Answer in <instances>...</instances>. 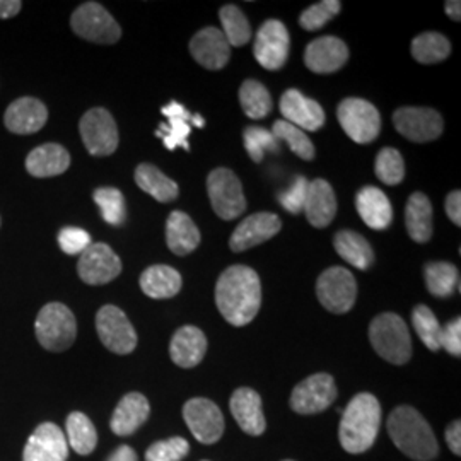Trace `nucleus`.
Here are the masks:
<instances>
[{
	"label": "nucleus",
	"mask_w": 461,
	"mask_h": 461,
	"mask_svg": "<svg viewBox=\"0 0 461 461\" xmlns=\"http://www.w3.org/2000/svg\"><path fill=\"white\" fill-rule=\"evenodd\" d=\"M215 304L232 327H245L255 320L262 304L258 274L247 265L228 267L215 285Z\"/></svg>",
	"instance_id": "1"
},
{
	"label": "nucleus",
	"mask_w": 461,
	"mask_h": 461,
	"mask_svg": "<svg viewBox=\"0 0 461 461\" xmlns=\"http://www.w3.org/2000/svg\"><path fill=\"white\" fill-rule=\"evenodd\" d=\"M381 426V405L371 393L354 396L346 411L339 429L340 445L350 455H361L375 445Z\"/></svg>",
	"instance_id": "2"
},
{
	"label": "nucleus",
	"mask_w": 461,
	"mask_h": 461,
	"mask_svg": "<svg viewBox=\"0 0 461 461\" xmlns=\"http://www.w3.org/2000/svg\"><path fill=\"white\" fill-rule=\"evenodd\" d=\"M388 434L393 445L415 461H432L439 445L428 420L411 405H400L388 419Z\"/></svg>",
	"instance_id": "3"
},
{
	"label": "nucleus",
	"mask_w": 461,
	"mask_h": 461,
	"mask_svg": "<svg viewBox=\"0 0 461 461\" xmlns=\"http://www.w3.org/2000/svg\"><path fill=\"white\" fill-rule=\"evenodd\" d=\"M369 342L378 356L395 366H403L412 357L411 331L398 314L376 316L369 325Z\"/></svg>",
	"instance_id": "4"
},
{
	"label": "nucleus",
	"mask_w": 461,
	"mask_h": 461,
	"mask_svg": "<svg viewBox=\"0 0 461 461\" xmlns=\"http://www.w3.org/2000/svg\"><path fill=\"white\" fill-rule=\"evenodd\" d=\"M34 331L43 348L50 352H64L76 342L77 321L66 304L49 303L36 316Z\"/></svg>",
	"instance_id": "5"
},
{
	"label": "nucleus",
	"mask_w": 461,
	"mask_h": 461,
	"mask_svg": "<svg viewBox=\"0 0 461 461\" xmlns=\"http://www.w3.org/2000/svg\"><path fill=\"white\" fill-rule=\"evenodd\" d=\"M70 26L79 38L93 43L113 45L122 38V28L98 2L79 5L70 17Z\"/></svg>",
	"instance_id": "6"
},
{
	"label": "nucleus",
	"mask_w": 461,
	"mask_h": 461,
	"mask_svg": "<svg viewBox=\"0 0 461 461\" xmlns=\"http://www.w3.org/2000/svg\"><path fill=\"white\" fill-rule=\"evenodd\" d=\"M207 194L215 214L224 221H232L247 211L243 185L228 167H215L209 175Z\"/></svg>",
	"instance_id": "7"
},
{
	"label": "nucleus",
	"mask_w": 461,
	"mask_h": 461,
	"mask_svg": "<svg viewBox=\"0 0 461 461\" xmlns=\"http://www.w3.org/2000/svg\"><path fill=\"white\" fill-rule=\"evenodd\" d=\"M316 296L330 313H348L356 304L357 284L350 270L331 267L318 277Z\"/></svg>",
	"instance_id": "8"
},
{
	"label": "nucleus",
	"mask_w": 461,
	"mask_h": 461,
	"mask_svg": "<svg viewBox=\"0 0 461 461\" xmlns=\"http://www.w3.org/2000/svg\"><path fill=\"white\" fill-rule=\"evenodd\" d=\"M337 118L344 132L357 144H369L379 135L381 116L373 103L361 98H347L339 104Z\"/></svg>",
	"instance_id": "9"
},
{
	"label": "nucleus",
	"mask_w": 461,
	"mask_h": 461,
	"mask_svg": "<svg viewBox=\"0 0 461 461\" xmlns=\"http://www.w3.org/2000/svg\"><path fill=\"white\" fill-rule=\"evenodd\" d=\"M99 340L118 356L132 354L137 347V331L127 314L113 304H106L96 314Z\"/></svg>",
	"instance_id": "10"
},
{
	"label": "nucleus",
	"mask_w": 461,
	"mask_h": 461,
	"mask_svg": "<svg viewBox=\"0 0 461 461\" xmlns=\"http://www.w3.org/2000/svg\"><path fill=\"white\" fill-rule=\"evenodd\" d=\"M79 132L91 156L104 158L118 148V129L112 113L104 108H93L81 118Z\"/></svg>",
	"instance_id": "11"
},
{
	"label": "nucleus",
	"mask_w": 461,
	"mask_h": 461,
	"mask_svg": "<svg viewBox=\"0 0 461 461\" xmlns=\"http://www.w3.org/2000/svg\"><path fill=\"white\" fill-rule=\"evenodd\" d=\"M289 50L291 36L287 26L277 19L265 21L255 36L253 53L257 62L267 70H279L289 59Z\"/></svg>",
	"instance_id": "12"
},
{
	"label": "nucleus",
	"mask_w": 461,
	"mask_h": 461,
	"mask_svg": "<svg viewBox=\"0 0 461 461\" xmlns=\"http://www.w3.org/2000/svg\"><path fill=\"white\" fill-rule=\"evenodd\" d=\"M183 419L202 445H214L224 434V417L212 400H188L183 407Z\"/></svg>",
	"instance_id": "13"
},
{
	"label": "nucleus",
	"mask_w": 461,
	"mask_h": 461,
	"mask_svg": "<svg viewBox=\"0 0 461 461\" xmlns=\"http://www.w3.org/2000/svg\"><path fill=\"white\" fill-rule=\"evenodd\" d=\"M396 132L403 135L412 142H430L441 137L445 123L443 116L432 108H417L407 106L400 108L393 113Z\"/></svg>",
	"instance_id": "14"
},
{
	"label": "nucleus",
	"mask_w": 461,
	"mask_h": 461,
	"mask_svg": "<svg viewBox=\"0 0 461 461\" xmlns=\"http://www.w3.org/2000/svg\"><path fill=\"white\" fill-rule=\"evenodd\" d=\"M335 398L337 386L333 378L327 373H318L297 384L291 395V409L301 415H313L327 411Z\"/></svg>",
	"instance_id": "15"
},
{
	"label": "nucleus",
	"mask_w": 461,
	"mask_h": 461,
	"mask_svg": "<svg viewBox=\"0 0 461 461\" xmlns=\"http://www.w3.org/2000/svg\"><path fill=\"white\" fill-rule=\"evenodd\" d=\"M77 274L89 285H103L122 274V260L104 243H95L81 253Z\"/></svg>",
	"instance_id": "16"
},
{
	"label": "nucleus",
	"mask_w": 461,
	"mask_h": 461,
	"mask_svg": "<svg viewBox=\"0 0 461 461\" xmlns=\"http://www.w3.org/2000/svg\"><path fill=\"white\" fill-rule=\"evenodd\" d=\"M67 458L66 434L53 422H43L34 429L23 451V461H67Z\"/></svg>",
	"instance_id": "17"
},
{
	"label": "nucleus",
	"mask_w": 461,
	"mask_h": 461,
	"mask_svg": "<svg viewBox=\"0 0 461 461\" xmlns=\"http://www.w3.org/2000/svg\"><path fill=\"white\" fill-rule=\"evenodd\" d=\"M279 108L284 120L296 125L301 131H320L327 120L323 108L297 89H287L282 95Z\"/></svg>",
	"instance_id": "18"
},
{
	"label": "nucleus",
	"mask_w": 461,
	"mask_h": 461,
	"mask_svg": "<svg viewBox=\"0 0 461 461\" xmlns=\"http://www.w3.org/2000/svg\"><path fill=\"white\" fill-rule=\"evenodd\" d=\"M282 228L279 215L272 212H258L247 217L230 234V247L232 251L241 253L249 248L258 247L272 240Z\"/></svg>",
	"instance_id": "19"
},
{
	"label": "nucleus",
	"mask_w": 461,
	"mask_h": 461,
	"mask_svg": "<svg viewBox=\"0 0 461 461\" xmlns=\"http://www.w3.org/2000/svg\"><path fill=\"white\" fill-rule=\"evenodd\" d=\"M190 53L200 66L209 70H221L230 62V45L221 30L209 26L192 38Z\"/></svg>",
	"instance_id": "20"
},
{
	"label": "nucleus",
	"mask_w": 461,
	"mask_h": 461,
	"mask_svg": "<svg viewBox=\"0 0 461 461\" xmlns=\"http://www.w3.org/2000/svg\"><path fill=\"white\" fill-rule=\"evenodd\" d=\"M348 60V49L337 36H321L313 40L304 51V64L316 74H331L340 70Z\"/></svg>",
	"instance_id": "21"
},
{
	"label": "nucleus",
	"mask_w": 461,
	"mask_h": 461,
	"mask_svg": "<svg viewBox=\"0 0 461 461\" xmlns=\"http://www.w3.org/2000/svg\"><path fill=\"white\" fill-rule=\"evenodd\" d=\"M49 120L47 106L36 98H19L9 104L4 115V123L9 132L17 135L36 133Z\"/></svg>",
	"instance_id": "22"
},
{
	"label": "nucleus",
	"mask_w": 461,
	"mask_h": 461,
	"mask_svg": "<svg viewBox=\"0 0 461 461\" xmlns=\"http://www.w3.org/2000/svg\"><path fill=\"white\" fill-rule=\"evenodd\" d=\"M230 413L238 426L249 436H262L267 429L262 396L251 388H238L230 402Z\"/></svg>",
	"instance_id": "23"
},
{
	"label": "nucleus",
	"mask_w": 461,
	"mask_h": 461,
	"mask_svg": "<svg viewBox=\"0 0 461 461\" xmlns=\"http://www.w3.org/2000/svg\"><path fill=\"white\" fill-rule=\"evenodd\" d=\"M205 352H207V339L202 330L192 325L176 330L169 344L171 361L183 369H190L202 363V359L205 357Z\"/></svg>",
	"instance_id": "24"
},
{
	"label": "nucleus",
	"mask_w": 461,
	"mask_h": 461,
	"mask_svg": "<svg viewBox=\"0 0 461 461\" xmlns=\"http://www.w3.org/2000/svg\"><path fill=\"white\" fill-rule=\"evenodd\" d=\"M303 211L310 224L316 230H323L330 226L337 214V198L331 185L321 178L310 183L308 197Z\"/></svg>",
	"instance_id": "25"
},
{
	"label": "nucleus",
	"mask_w": 461,
	"mask_h": 461,
	"mask_svg": "<svg viewBox=\"0 0 461 461\" xmlns=\"http://www.w3.org/2000/svg\"><path fill=\"white\" fill-rule=\"evenodd\" d=\"M149 413L150 405L148 398L133 392L118 402L110 428L116 436H131L148 420Z\"/></svg>",
	"instance_id": "26"
},
{
	"label": "nucleus",
	"mask_w": 461,
	"mask_h": 461,
	"mask_svg": "<svg viewBox=\"0 0 461 461\" xmlns=\"http://www.w3.org/2000/svg\"><path fill=\"white\" fill-rule=\"evenodd\" d=\"M356 207L366 226L371 230H386L392 224L393 209L390 198L376 186H364L356 197Z\"/></svg>",
	"instance_id": "27"
},
{
	"label": "nucleus",
	"mask_w": 461,
	"mask_h": 461,
	"mask_svg": "<svg viewBox=\"0 0 461 461\" xmlns=\"http://www.w3.org/2000/svg\"><path fill=\"white\" fill-rule=\"evenodd\" d=\"M163 115L166 116V123H161L156 131V135L163 139V144L167 150H175L183 148L190 150L188 135H190V122L192 115L186 112V108L178 101H171L169 104L163 106Z\"/></svg>",
	"instance_id": "28"
},
{
	"label": "nucleus",
	"mask_w": 461,
	"mask_h": 461,
	"mask_svg": "<svg viewBox=\"0 0 461 461\" xmlns=\"http://www.w3.org/2000/svg\"><path fill=\"white\" fill-rule=\"evenodd\" d=\"M70 154L60 144H45L33 149L26 158V169L34 178H51L66 173Z\"/></svg>",
	"instance_id": "29"
},
{
	"label": "nucleus",
	"mask_w": 461,
	"mask_h": 461,
	"mask_svg": "<svg viewBox=\"0 0 461 461\" xmlns=\"http://www.w3.org/2000/svg\"><path fill=\"white\" fill-rule=\"evenodd\" d=\"M166 243L178 257H185L197 249L200 245V230L190 215L182 211H173L169 214L166 221Z\"/></svg>",
	"instance_id": "30"
},
{
	"label": "nucleus",
	"mask_w": 461,
	"mask_h": 461,
	"mask_svg": "<svg viewBox=\"0 0 461 461\" xmlns=\"http://www.w3.org/2000/svg\"><path fill=\"white\" fill-rule=\"evenodd\" d=\"M182 285L180 272L169 265H152L140 276V289L152 299L175 297L182 291Z\"/></svg>",
	"instance_id": "31"
},
{
	"label": "nucleus",
	"mask_w": 461,
	"mask_h": 461,
	"mask_svg": "<svg viewBox=\"0 0 461 461\" xmlns=\"http://www.w3.org/2000/svg\"><path fill=\"white\" fill-rule=\"evenodd\" d=\"M333 245L342 260L359 270H367L375 262L369 241L356 230H339L333 238Z\"/></svg>",
	"instance_id": "32"
},
{
	"label": "nucleus",
	"mask_w": 461,
	"mask_h": 461,
	"mask_svg": "<svg viewBox=\"0 0 461 461\" xmlns=\"http://www.w3.org/2000/svg\"><path fill=\"white\" fill-rule=\"evenodd\" d=\"M405 226L415 243H428L432 236V205L428 195L415 192L405 207Z\"/></svg>",
	"instance_id": "33"
},
{
	"label": "nucleus",
	"mask_w": 461,
	"mask_h": 461,
	"mask_svg": "<svg viewBox=\"0 0 461 461\" xmlns=\"http://www.w3.org/2000/svg\"><path fill=\"white\" fill-rule=\"evenodd\" d=\"M135 183L140 190H144L150 197L156 198L158 202H163V203L173 202L180 194V188L176 182L167 178L159 167L148 165V163L137 166Z\"/></svg>",
	"instance_id": "34"
},
{
	"label": "nucleus",
	"mask_w": 461,
	"mask_h": 461,
	"mask_svg": "<svg viewBox=\"0 0 461 461\" xmlns=\"http://www.w3.org/2000/svg\"><path fill=\"white\" fill-rule=\"evenodd\" d=\"M67 438L77 455H91L98 445V432L91 419L83 412H72L67 417Z\"/></svg>",
	"instance_id": "35"
},
{
	"label": "nucleus",
	"mask_w": 461,
	"mask_h": 461,
	"mask_svg": "<svg viewBox=\"0 0 461 461\" xmlns=\"http://www.w3.org/2000/svg\"><path fill=\"white\" fill-rule=\"evenodd\" d=\"M426 287L434 297H449L460 285L458 268L447 262H430L424 268Z\"/></svg>",
	"instance_id": "36"
},
{
	"label": "nucleus",
	"mask_w": 461,
	"mask_h": 461,
	"mask_svg": "<svg viewBox=\"0 0 461 461\" xmlns=\"http://www.w3.org/2000/svg\"><path fill=\"white\" fill-rule=\"evenodd\" d=\"M411 51L419 64L429 66V64H438L446 60L451 53V43L445 34L429 32L413 38Z\"/></svg>",
	"instance_id": "37"
},
{
	"label": "nucleus",
	"mask_w": 461,
	"mask_h": 461,
	"mask_svg": "<svg viewBox=\"0 0 461 461\" xmlns=\"http://www.w3.org/2000/svg\"><path fill=\"white\" fill-rule=\"evenodd\" d=\"M240 103H241L243 112L253 120H262L265 116H268L274 108V101H272L268 89L265 87L264 84L258 83L255 79H248L241 84Z\"/></svg>",
	"instance_id": "38"
},
{
	"label": "nucleus",
	"mask_w": 461,
	"mask_h": 461,
	"mask_svg": "<svg viewBox=\"0 0 461 461\" xmlns=\"http://www.w3.org/2000/svg\"><path fill=\"white\" fill-rule=\"evenodd\" d=\"M219 17L222 23V34L226 36L230 49L247 45L251 38V26L243 11L236 5H224L219 11Z\"/></svg>",
	"instance_id": "39"
},
{
	"label": "nucleus",
	"mask_w": 461,
	"mask_h": 461,
	"mask_svg": "<svg viewBox=\"0 0 461 461\" xmlns=\"http://www.w3.org/2000/svg\"><path fill=\"white\" fill-rule=\"evenodd\" d=\"M272 133L276 135L277 140H284L289 149L296 154L297 158L304 161H312L314 158L313 142L310 137L304 133V131L297 129L296 125L285 122V120H277L272 127Z\"/></svg>",
	"instance_id": "40"
},
{
	"label": "nucleus",
	"mask_w": 461,
	"mask_h": 461,
	"mask_svg": "<svg viewBox=\"0 0 461 461\" xmlns=\"http://www.w3.org/2000/svg\"><path fill=\"white\" fill-rule=\"evenodd\" d=\"M93 198L101 211L103 219L112 226H122L127 219V209H125V197L118 188L104 186L95 190Z\"/></svg>",
	"instance_id": "41"
},
{
	"label": "nucleus",
	"mask_w": 461,
	"mask_h": 461,
	"mask_svg": "<svg viewBox=\"0 0 461 461\" xmlns=\"http://www.w3.org/2000/svg\"><path fill=\"white\" fill-rule=\"evenodd\" d=\"M413 329L417 331L419 339L422 344L428 347L429 350L438 352L439 346V337H441V323L438 321L436 314L429 310L428 306L419 304L415 306L412 312Z\"/></svg>",
	"instance_id": "42"
},
{
	"label": "nucleus",
	"mask_w": 461,
	"mask_h": 461,
	"mask_svg": "<svg viewBox=\"0 0 461 461\" xmlns=\"http://www.w3.org/2000/svg\"><path fill=\"white\" fill-rule=\"evenodd\" d=\"M243 139H245L248 156L255 163H262L267 152H279L280 150L279 140L276 139V135L272 133V131H267L264 127H248L243 133Z\"/></svg>",
	"instance_id": "43"
},
{
	"label": "nucleus",
	"mask_w": 461,
	"mask_h": 461,
	"mask_svg": "<svg viewBox=\"0 0 461 461\" xmlns=\"http://www.w3.org/2000/svg\"><path fill=\"white\" fill-rule=\"evenodd\" d=\"M376 176L383 183L395 186L398 183L403 182L405 176V163L402 154L393 148L381 149L376 158V166H375Z\"/></svg>",
	"instance_id": "44"
},
{
	"label": "nucleus",
	"mask_w": 461,
	"mask_h": 461,
	"mask_svg": "<svg viewBox=\"0 0 461 461\" xmlns=\"http://www.w3.org/2000/svg\"><path fill=\"white\" fill-rule=\"evenodd\" d=\"M340 9H342V4L339 0L318 2L301 14L299 24L306 32H318L320 28H323L329 21L337 16L340 13Z\"/></svg>",
	"instance_id": "45"
},
{
	"label": "nucleus",
	"mask_w": 461,
	"mask_h": 461,
	"mask_svg": "<svg viewBox=\"0 0 461 461\" xmlns=\"http://www.w3.org/2000/svg\"><path fill=\"white\" fill-rule=\"evenodd\" d=\"M190 453V445L183 438H169L149 446L146 461H182Z\"/></svg>",
	"instance_id": "46"
},
{
	"label": "nucleus",
	"mask_w": 461,
	"mask_h": 461,
	"mask_svg": "<svg viewBox=\"0 0 461 461\" xmlns=\"http://www.w3.org/2000/svg\"><path fill=\"white\" fill-rule=\"evenodd\" d=\"M308 188H310V182L304 176L299 175L285 192H280L277 200L287 212L299 214L304 209V202L308 197Z\"/></svg>",
	"instance_id": "47"
},
{
	"label": "nucleus",
	"mask_w": 461,
	"mask_h": 461,
	"mask_svg": "<svg viewBox=\"0 0 461 461\" xmlns=\"http://www.w3.org/2000/svg\"><path fill=\"white\" fill-rule=\"evenodd\" d=\"M59 245L66 255H81L91 247V236L81 228H64L59 232Z\"/></svg>",
	"instance_id": "48"
},
{
	"label": "nucleus",
	"mask_w": 461,
	"mask_h": 461,
	"mask_svg": "<svg viewBox=\"0 0 461 461\" xmlns=\"http://www.w3.org/2000/svg\"><path fill=\"white\" fill-rule=\"evenodd\" d=\"M439 346L445 348L447 354L460 357L461 356V320L455 318L446 327H441Z\"/></svg>",
	"instance_id": "49"
},
{
	"label": "nucleus",
	"mask_w": 461,
	"mask_h": 461,
	"mask_svg": "<svg viewBox=\"0 0 461 461\" xmlns=\"http://www.w3.org/2000/svg\"><path fill=\"white\" fill-rule=\"evenodd\" d=\"M446 214L456 226L461 224V194L460 190L451 192L446 198Z\"/></svg>",
	"instance_id": "50"
},
{
	"label": "nucleus",
	"mask_w": 461,
	"mask_h": 461,
	"mask_svg": "<svg viewBox=\"0 0 461 461\" xmlns=\"http://www.w3.org/2000/svg\"><path fill=\"white\" fill-rule=\"evenodd\" d=\"M446 443L449 446V449L460 456L461 455V422L455 420L451 422L445 432Z\"/></svg>",
	"instance_id": "51"
},
{
	"label": "nucleus",
	"mask_w": 461,
	"mask_h": 461,
	"mask_svg": "<svg viewBox=\"0 0 461 461\" xmlns=\"http://www.w3.org/2000/svg\"><path fill=\"white\" fill-rule=\"evenodd\" d=\"M23 2L19 0H0V19H11L21 13Z\"/></svg>",
	"instance_id": "52"
},
{
	"label": "nucleus",
	"mask_w": 461,
	"mask_h": 461,
	"mask_svg": "<svg viewBox=\"0 0 461 461\" xmlns=\"http://www.w3.org/2000/svg\"><path fill=\"white\" fill-rule=\"evenodd\" d=\"M106 461H139V458L131 446H120Z\"/></svg>",
	"instance_id": "53"
},
{
	"label": "nucleus",
	"mask_w": 461,
	"mask_h": 461,
	"mask_svg": "<svg viewBox=\"0 0 461 461\" xmlns=\"http://www.w3.org/2000/svg\"><path fill=\"white\" fill-rule=\"evenodd\" d=\"M446 14L451 17L453 21H460L461 17V2L458 0H447L446 2Z\"/></svg>",
	"instance_id": "54"
},
{
	"label": "nucleus",
	"mask_w": 461,
	"mask_h": 461,
	"mask_svg": "<svg viewBox=\"0 0 461 461\" xmlns=\"http://www.w3.org/2000/svg\"><path fill=\"white\" fill-rule=\"evenodd\" d=\"M192 123L198 127V129H202L203 125H205V122H203V118L200 115H192Z\"/></svg>",
	"instance_id": "55"
},
{
	"label": "nucleus",
	"mask_w": 461,
	"mask_h": 461,
	"mask_svg": "<svg viewBox=\"0 0 461 461\" xmlns=\"http://www.w3.org/2000/svg\"><path fill=\"white\" fill-rule=\"evenodd\" d=\"M284 461H294V460H284Z\"/></svg>",
	"instance_id": "56"
},
{
	"label": "nucleus",
	"mask_w": 461,
	"mask_h": 461,
	"mask_svg": "<svg viewBox=\"0 0 461 461\" xmlns=\"http://www.w3.org/2000/svg\"><path fill=\"white\" fill-rule=\"evenodd\" d=\"M203 461H207V460H203Z\"/></svg>",
	"instance_id": "57"
}]
</instances>
